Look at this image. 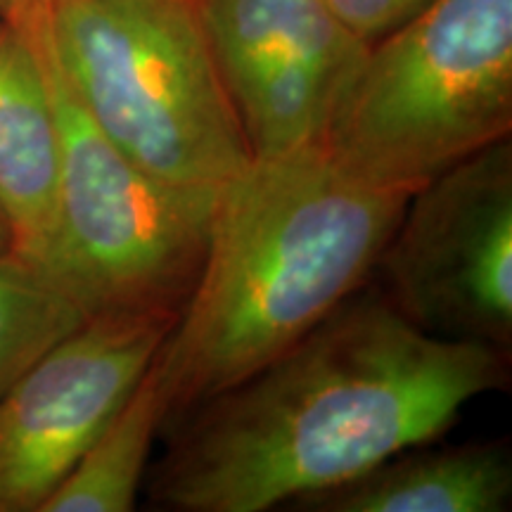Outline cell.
Wrapping results in <instances>:
<instances>
[{"label": "cell", "instance_id": "1", "mask_svg": "<svg viewBox=\"0 0 512 512\" xmlns=\"http://www.w3.org/2000/svg\"><path fill=\"white\" fill-rule=\"evenodd\" d=\"M508 377V351L430 335L366 285L264 368L169 422L150 501L176 512L294 505L434 444Z\"/></svg>", "mask_w": 512, "mask_h": 512}, {"label": "cell", "instance_id": "2", "mask_svg": "<svg viewBox=\"0 0 512 512\" xmlns=\"http://www.w3.org/2000/svg\"><path fill=\"white\" fill-rule=\"evenodd\" d=\"M411 195L347 174L323 145L254 157L223 185L200 278L152 361L166 425L366 287Z\"/></svg>", "mask_w": 512, "mask_h": 512}, {"label": "cell", "instance_id": "3", "mask_svg": "<svg viewBox=\"0 0 512 512\" xmlns=\"http://www.w3.org/2000/svg\"><path fill=\"white\" fill-rule=\"evenodd\" d=\"M19 15L81 110L152 176L221 188L252 164L197 0H48Z\"/></svg>", "mask_w": 512, "mask_h": 512}, {"label": "cell", "instance_id": "4", "mask_svg": "<svg viewBox=\"0 0 512 512\" xmlns=\"http://www.w3.org/2000/svg\"><path fill=\"white\" fill-rule=\"evenodd\" d=\"M512 131V0H434L375 41L323 150L361 181L413 192Z\"/></svg>", "mask_w": 512, "mask_h": 512}, {"label": "cell", "instance_id": "5", "mask_svg": "<svg viewBox=\"0 0 512 512\" xmlns=\"http://www.w3.org/2000/svg\"><path fill=\"white\" fill-rule=\"evenodd\" d=\"M34 38L62 140L57 247L48 283L86 318H178L200 278L223 185L169 183L128 159L81 110L36 31Z\"/></svg>", "mask_w": 512, "mask_h": 512}, {"label": "cell", "instance_id": "6", "mask_svg": "<svg viewBox=\"0 0 512 512\" xmlns=\"http://www.w3.org/2000/svg\"><path fill=\"white\" fill-rule=\"evenodd\" d=\"M375 271L430 335L510 349L512 143L484 147L408 197Z\"/></svg>", "mask_w": 512, "mask_h": 512}, {"label": "cell", "instance_id": "7", "mask_svg": "<svg viewBox=\"0 0 512 512\" xmlns=\"http://www.w3.org/2000/svg\"><path fill=\"white\" fill-rule=\"evenodd\" d=\"M176 318L100 313L0 399V512H41L155 361Z\"/></svg>", "mask_w": 512, "mask_h": 512}, {"label": "cell", "instance_id": "8", "mask_svg": "<svg viewBox=\"0 0 512 512\" xmlns=\"http://www.w3.org/2000/svg\"><path fill=\"white\" fill-rule=\"evenodd\" d=\"M252 157L320 145L368 53L328 0H197Z\"/></svg>", "mask_w": 512, "mask_h": 512}, {"label": "cell", "instance_id": "9", "mask_svg": "<svg viewBox=\"0 0 512 512\" xmlns=\"http://www.w3.org/2000/svg\"><path fill=\"white\" fill-rule=\"evenodd\" d=\"M62 140L41 50L22 15L0 24V223L10 259L48 283L57 247Z\"/></svg>", "mask_w": 512, "mask_h": 512}, {"label": "cell", "instance_id": "10", "mask_svg": "<svg viewBox=\"0 0 512 512\" xmlns=\"http://www.w3.org/2000/svg\"><path fill=\"white\" fill-rule=\"evenodd\" d=\"M512 503V456L503 441L401 451L292 508L309 512H503Z\"/></svg>", "mask_w": 512, "mask_h": 512}, {"label": "cell", "instance_id": "11", "mask_svg": "<svg viewBox=\"0 0 512 512\" xmlns=\"http://www.w3.org/2000/svg\"><path fill=\"white\" fill-rule=\"evenodd\" d=\"M166 415L169 408L150 366L41 512H131Z\"/></svg>", "mask_w": 512, "mask_h": 512}, {"label": "cell", "instance_id": "12", "mask_svg": "<svg viewBox=\"0 0 512 512\" xmlns=\"http://www.w3.org/2000/svg\"><path fill=\"white\" fill-rule=\"evenodd\" d=\"M72 299L12 259H0V399L31 363L79 328Z\"/></svg>", "mask_w": 512, "mask_h": 512}, {"label": "cell", "instance_id": "13", "mask_svg": "<svg viewBox=\"0 0 512 512\" xmlns=\"http://www.w3.org/2000/svg\"><path fill=\"white\" fill-rule=\"evenodd\" d=\"M432 3L434 0H328L335 15L368 46L392 34Z\"/></svg>", "mask_w": 512, "mask_h": 512}, {"label": "cell", "instance_id": "14", "mask_svg": "<svg viewBox=\"0 0 512 512\" xmlns=\"http://www.w3.org/2000/svg\"><path fill=\"white\" fill-rule=\"evenodd\" d=\"M46 3L48 0H0V12H3V17H10L19 15V12L41 8V5Z\"/></svg>", "mask_w": 512, "mask_h": 512}, {"label": "cell", "instance_id": "15", "mask_svg": "<svg viewBox=\"0 0 512 512\" xmlns=\"http://www.w3.org/2000/svg\"><path fill=\"white\" fill-rule=\"evenodd\" d=\"M0 259H10V238L8 230L3 228V223H0Z\"/></svg>", "mask_w": 512, "mask_h": 512}, {"label": "cell", "instance_id": "16", "mask_svg": "<svg viewBox=\"0 0 512 512\" xmlns=\"http://www.w3.org/2000/svg\"><path fill=\"white\" fill-rule=\"evenodd\" d=\"M3 19H5V17H3V12H0V24H3Z\"/></svg>", "mask_w": 512, "mask_h": 512}]
</instances>
